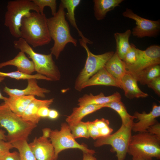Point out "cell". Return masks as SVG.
<instances>
[{
    "label": "cell",
    "mask_w": 160,
    "mask_h": 160,
    "mask_svg": "<svg viewBox=\"0 0 160 160\" xmlns=\"http://www.w3.org/2000/svg\"><path fill=\"white\" fill-rule=\"evenodd\" d=\"M103 108H104V105L95 104L75 107L73 108L71 114L66 118V121L69 126L75 125L81 121L86 116Z\"/></svg>",
    "instance_id": "obj_20"
},
{
    "label": "cell",
    "mask_w": 160,
    "mask_h": 160,
    "mask_svg": "<svg viewBox=\"0 0 160 160\" xmlns=\"http://www.w3.org/2000/svg\"><path fill=\"white\" fill-rule=\"evenodd\" d=\"M137 49L133 44H131V47L123 60L126 65H131L135 63L137 57Z\"/></svg>",
    "instance_id": "obj_32"
},
{
    "label": "cell",
    "mask_w": 160,
    "mask_h": 160,
    "mask_svg": "<svg viewBox=\"0 0 160 160\" xmlns=\"http://www.w3.org/2000/svg\"><path fill=\"white\" fill-rule=\"evenodd\" d=\"M0 126L7 130L8 141L27 140L37 124L24 120L14 113L4 102L0 105Z\"/></svg>",
    "instance_id": "obj_3"
},
{
    "label": "cell",
    "mask_w": 160,
    "mask_h": 160,
    "mask_svg": "<svg viewBox=\"0 0 160 160\" xmlns=\"http://www.w3.org/2000/svg\"><path fill=\"white\" fill-rule=\"evenodd\" d=\"M0 76L9 77L17 80H28L35 79L37 80H44L51 81L49 78L42 75L37 73L34 75H29L21 72L18 71L9 72H3L0 71Z\"/></svg>",
    "instance_id": "obj_29"
},
{
    "label": "cell",
    "mask_w": 160,
    "mask_h": 160,
    "mask_svg": "<svg viewBox=\"0 0 160 160\" xmlns=\"http://www.w3.org/2000/svg\"><path fill=\"white\" fill-rule=\"evenodd\" d=\"M54 101V98L44 100L35 98L29 104L21 117L25 120L37 124L41 118L37 115L39 108L42 106L49 107Z\"/></svg>",
    "instance_id": "obj_19"
},
{
    "label": "cell",
    "mask_w": 160,
    "mask_h": 160,
    "mask_svg": "<svg viewBox=\"0 0 160 160\" xmlns=\"http://www.w3.org/2000/svg\"><path fill=\"white\" fill-rule=\"evenodd\" d=\"M47 19L44 13L31 12L22 20L20 28V38L33 48L49 44L52 39Z\"/></svg>",
    "instance_id": "obj_1"
},
{
    "label": "cell",
    "mask_w": 160,
    "mask_h": 160,
    "mask_svg": "<svg viewBox=\"0 0 160 160\" xmlns=\"http://www.w3.org/2000/svg\"><path fill=\"white\" fill-rule=\"evenodd\" d=\"M32 95H12L5 102L14 113L21 116L30 103L35 98Z\"/></svg>",
    "instance_id": "obj_21"
},
{
    "label": "cell",
    "mask_w": 160,
    "mask_h": 160,
    "mask_svg": "<svg viewBox=\"0 0 160 160\" xmlns=\"http://www.w3.org/2000/svg\"><path fill=\"white\" fill-rule=\"evenodd\" d=\"M137 82L136 79L127 71L121 78V89L124 90L125 96L129 99L144 98L148 96V94L140 89Z\"/></svg>",
    "instance_id": "obj_15"
},
{
    "label": "cell",
    "mask_w": 160,
    "mask_h": 160,
    "mask_svg": "<svg viewBox=\"0 0 160 160\" xmlns=\"http://www.w3.org/2000/svg\"><path fill=\"white\" fill-rule=\"evenodd\" d=\"M135 63L131 65H126L127 71L130 73L139 72L145 68L160 64V47L153 45L145 50L137 49Z\"/></svg>",
    "instance_id": "obj_11"
},
{
    "label": "cell",
    "mask_w": 160,
    "mask_h": 160,
    "mask_svg": "<svg viewBox=\"0 0 160 160\" xmlns=\"http://www.w3.org/2000/svg\"><path fill=\"white\" fill-rule=\"evenodd\" d=\"M65 8L60 2L56 14L47 18V22L50 37L54 41L50 49L51 53L58 59L66 45L71 43L77 46V41L71 35L69 25L65 18Z\"/></svg>",
    "instance_id": "obj_2"
},
{
    "label": "cell",
    "mask_w": 160,
    "mask_h": 160,
    "mask_svg": "<svg viewBox=\"0 0 160 160\" xmlns=\"http://www.w3.org/2000/svg\"><path fill=\"white\" fill-rule=\"evenodd\" d=\"M132 126L122 124L114 133L97 139L94 145L97 147L104 145H111L112 147L111 151L116 153L117 160H124L132 136Z\"/></svg>",
    "instance_id": "obj_8"
},
{
    "label": "cell",
    "mask_w": 160,
    "mask_h": 160,
    "mask_svg": "<svg viewBox=\"0 0 160 160\" xmlns=\"http://www.w3.org/2000/svg\"><path fill=\"white\" fill-rule=\"evenodd\" d=\"M25 53L20 51L13 59L0 63V68L8 65L16 66L18 71L29 75L35 71L34 64L26 56Z\"/></svg>",
    "instance_id": "obj_17"
},
{
    "label": "cell",
    "mask_w": 160,
    "mask_h": 160,
    "mask_svg": "<svg viewBox=\"0 0 160 160\" xmlns=\"http://www.w3.org/2000/svg\"><path fill=\"white\" fill-rule=\"evenodd\" d=\"M130 73L142 85H147L153 79L160 76V66L156 65L136 73Z\"/></svg>",
    "instance_id": "obj_26"
},
{
    "label": "cell",
    "mask_w": 160,
    "mask_h": 160,
    "mask_svg": "<svg viewBox=\"0 0 160 160\" xmlns=\"http://www.w3.org/2000/svg\"><path fill=\"white\" fill-rule=\"evenodd\" d=\"M127 153L147 160L160 159V138L148 132L132 135Z\"/></svg>",
    "instance_id": "obj_6"
},
{
    "label": "cell",
    "mask_w": 160,
    "mask_h": 160,
    "mask_svg": "<svg viewBox=\"0 0 160 160\" xmlns=\"http://www.w3.org/2000/svg\"><path fill=\"white\" fill-rule=\"evenodd\" d=\"M7 8L4 24L8 28L11 35L17 38L20 37V28L23 17L31 10L40 13L38 7L32 0L9 1Z\"/></svg>",
    "instance_id": "obj_5"
},
{
    "label": "cell",
    "mask_w": 160,
    "mask_h": 160,
    "mask_svg": "<svg viewBox=\"0 0 160 160\" xmlns=\"http://www.w3.org/2000/svg\"><path fill=\"white\" fill-rule=\"evenodd\" d=\"M27 140H21L11 143L14 148L19 151L20 160H36L30 149Z\"/></svg>",
    "instance_id": "obj_28"
},
{
    "label": "cell",
    "mask_w": 160,
    "mask_h": 160,
    "mask_svg": "<svg viewBox=\"0 0 160 160\" xmlns=\"http://www.w3.org/2000/svg\"><path fill=\"white\" fill-rule=\"evenodd\" d=\"M123 15L133 20L136 26L132 29V35L137 38L146 36L155 37L159 34L160 30V21L153 20L141 17L129 8L122 13Z\"/></svg>",
    "instance_id": "obj_10"
},
{
    "label": "cell",
    "mask_w": 160,
    "mask_h": 160,
    "mask_svg": "<svg viewBox=\"0 0 160 160\" xmlns=\"http://www.w3.org/2000/svg\"><path fill=\"white\" fill-rule=\"evenodd\" d=\"M14 148L10 142L0 139V156L10 152V150Z\"/></svg>",
    "instance_id": "obj_35"
},
{
    "label": "cell",
    "mask_w": 160,
    "mask_h": 160,
    "mask_svg": "<svg viewBox=\"0 0 160 160\" xmlns=\"http://www.w3.org/2000/svg\"><path fill=\"white\" fill-rule=\"evenodd\" d=\"M90 137L96 140L100 137V131L101 129L97 127L93 121L87 122Z\"/></svg>",
    "instance_id": "obj_33"
},
{
    "label": "cell",
    "mask_w": 160,
    "mask_h": 160,
    "mask_svg": "<svg viewBox=\"0 0 160 160\" xmlns=\"http://www.w3.org/2000/svg\"><path fill=\"white\" fill-rule=\"evenodd\" d=\"M28 145L36 160H55L54 148L48 138L35 137Z\"/></svg>",
    "instance_id": "obj_12"
},
{
    "label": "cell",
    "mask_w": 160,
    "mask_h": 160,
    "mask_svg": "<svg viewBox=\"0 0 160 160\" xmlns=\"http://www.w3.org/2000/svg\"><path fill=\"white\" fill-rule=\"evenodd\" d=\"M147 132L160 138V123L158 121L150 127Z\"/></svg>",
    "instance_id": "obj_37"
},
{
    "label": "cell",
    "mask_w": 160,
    "mask_h": 160,
    "mask_svg": "<svg viewBox=\"0 0 160 160\" xmlns=\"http://www.w3.org/2000/svg\"><path fill=\"white\" fill-rule=\"evenodd\" d=\"M0 160H20L19 153L15 151L10 152L0 156Z\"/></svg>",
    "instance_id": "obj_36"
},
{
    "label": "cell",
    "mask_w": 160,
    "mask_h": 160,
    "mask_svg": "<svg viewBox=\"0 0 160 160\" xmlns=\"http://www.w3.org/2000/svg\"><path fill=\"white\" fill-rule=\"evenodd\" d=\"M69 127L75 139L81 137L88 138L90 137L87 122L81 121Z\"/></svg>",
    "instance_id": "obj_30"
},
{
    "label": "cell",
    "mask_w": 160,
    "mask_h": 160,
    "mask_svg": "<svg viewBox=\"0 0 160 160\" xmlns=\"http://www.w3.org/2000/svg\"><path fill=\"white\" fill-rule=\"evenodd\" d=\"M82 160H96V158L93 156V154L89 153H83Z\"/></svg>",
    "instance_id": "obj_40"
},
{
    "label": "cell",
    "mask_w": 160,
    "mask_h": 160,
    "mask_svg": "<svg viewBox=\"0 0 160 160\" xmlns=\"http://www.w3.org/2000/svg\"><path fill=\"white\" fill-rule=\"evenodd\" d=\"M133 116L138 121L132 124V131L139 133L147 132L148 129L157 122L156 118L160 116V106L154 104L149 113H147L144 111L139 113L136 111Z\"/></svg>",
    "instance_id": "obj_13"
},
{
    "label": "cell",
    "mask_w": 160,
    "mask_h": 160,
    "mask_svg": "<svg viewBox=\"0 0 160 160\" xmlns=\"http://www.w3.org/2000/svg\"><path fill=\"white\" fill-rule=\"evenodd\" d=\"M49 107L44 106L40 108L37 112L38 116L40 118L48 117L50 109Z\"/></svg>",
    "instance_id": "obj_38"
},
{
    "label": "cell",
    "mask_w": 160,
    "mask_h": 160,
    "mask_svg": "<svg viewBox=\"0 0 160 160\" xmlns=\"http://www.w3.org/2000/svg\"><path fill=\"white\" fill-rule=\"evenodd\" d=\"M32 1L38 7L40 13H44V7L46 6L49 7L51 10L53 16L56 13L57 1L55 0H32Z\"/></svg>",
    "instance_id": "obj_31"
},
{
    "label": "cell",
    "mask_w": 160,
    "mask_h": 160,
    "mask_svg": "<svg viewBox=\"0 0 160 160\" xmlns=\"http://www.w3.org/2000/svg\"><path fill=\"white\" fill-rule=\"evenodd\" d=\"M123 0H94V16L98 20L104 19L107 13L119 6Z\"/></svg>",
    "instance_id": "obj_23"
},
{
    "label": "cell",
    "mask_w": 160,
    "mask_h": 160,
    "mask_svg": "<svg viewBox=\"0 0 160 160\" xmlns=\"http://www.w3.org/2000/svg\"><path fill=\"white\" fill-rule=\"evenodd\" d=\"M104 67L121 85V79L127 71L125 63L119 57L116 52L107 62Z\"/></svg>",
    "instance_id": "obj_22"
},
{
    "label": "cell",
    "mask_w": 160,
    "mask_h": 160,
    "mask_svg": "<svg viewBox=\"0 0 160 160\" xmlns=\"http://www.w3.org/2000/svg\"><path fill=\"white\" fill-rule=\"evenodd\" d=\"M37 80L35 79H28L27 86L25 88L23 89L10 88L6 86L4 88L3 91L9 96L32 95L45 98V94L49 93L50 91L48 89L39 86Z\"/></svg>",
    "instance_id": "obj_14"
},
{
    "label": "cell",
    "mask_w": 160,
    "mask_h": 160,
    "mask_svg": "<svg viewBox=\"0 0 160 160\" xmlns=\"http://www.w3.org/2000/svg\"><path fill=\"white\" fill-rule=\"evenodd\" d=\"M51 129L49 128H45L42 129L43 136V137L48 138L49 137Z\"/></svg>",
    "instance_id": "obj_41"
},
{
    "label": "cell",
    "mask_w": 160,
    "mask_h": 160,
    "mask_svg": "<svg viewBox=\"0 0 160 160\" xmlns=\"http://www.w3.org/2000/svg\"><path fill=\"white\" fill-rule=\"evenodd\" d=\"M14 47L27 54L32 60L37 73L44 76L51 81H58L60 71L52 58V55L44 54L35 52L23 39L20 38L13 41Z\"/></svg>",
    "instance_id": "obj_4"
},
{
    "label": "cell",
    "mask_w": 160,
    "mask_h": 160,
    "mask_svg": "<svg viewBox=\"0 0 160 160\" xmlns=\"http://www.w3.org/2000/svg\"><path fill=\"white\" fill-rule=\"evenodd\" d=\"M131 33V30L127 29L124 33L116 32L114 34L116 43V52L119 57L122 60L131 47L129 39Z\"/></svg>",
    "instance_id": "obj_25"
},
{
    "label": "cell",
    "mask_w": 160,
    "mask_h": 160,
    "mask_svg": "<svg viewBox=\"0 0 160 160\" xmlns=\"http://www.w3.org/2000/svg\"><path fill=\"white\" fill-rule=\"evenodd\" d=\"M81 2L80 0H62L61 2L64 8L67 9V12L65 15L68 19L71 25L76 30L79 36L81 37V39L87 44H92V42L84 36L78 28L76 23L75 11Z\"/></svg>",
    "instance_id": "obj_24"
},
{
    "label": "cell",
    "mask_w": 160,
    "mask_h": 160,
    "mask_svg": "<svg viewBox=\"0 0 160 160\" xmlns=\"http://www.w3.org/2000/svg\"><path fill=\"white\" fill-rule=\"evenodd\" d=\"M104 107L109 108L115 111L120 117L122 124L132 126L135 117L127 112L125 106L121 101L111 102L104 105Z\"/></svg>",
    "instance_id": "obj_27"
},
{
    "label": "cell",
    "mask_w": 160,
    "mask_h": 160,
    "mask_svg": "<svg viewBox=\"0 0 160 160\" xmlns=\"http://www.w3.org/2000/svg\"><path fill=\"white\" fill-rule=\"evenodd\" d=\"M114 86L121 88L119 83L103 67L90 77L82 86L85 87L95 85Z\"/></svg>",
    "instance_id": "obj_16"
},
{
    "label": "cell",
    "mask_w": 160,
    "mask_h": 160,
    "mask_svg": "<svg viewBox=\"0 0 160 160\" xmlns=\"http://www.w3.org/2000/svg\"><path fill=\"white\" fill-rule=\"evenodd\" d=\"M5 78L4 77L0 76V83L5 79ZM7 98V97H4L2 95L0 91V99L4 101L6 100Z\"/></svg>",
    "instance_id": "obj_43"
},
{
    "label": "cell",
    "mask_w": 160,
    "mask_h": 160,
    "mask_svg": "<svg viewBox=\"0 0 160 160\" xmlns=\"http://www.w3.org/2000/svg\"><path fill=\"white\" fill-rule=\"evenodd\" d=\"M152 89L159 96H160V76L157 77L151 81L147 85Z\"/></svg>",
    "instance_id": "obj_34"
},
{
    "label": "cell",
    "mask_w": 160,
    "mask_h": 160,
    "mask_svg": "<svg viewBox=\"0 0 160 160\" xmlns=\"http://www.w3.org/2000/svg\"><path fill=\"white\" fill-rule=\"evenodd\" d=\"M121 99V95L117 92L107 96L102 92L96 95L92 94H85L79 99L78 105L79 106L91 104L105 105L113 101H120Z\"/></svg>",
    "instance_id": "obj_18"
},
{
    "label": "cell",
    "mask_w": 160,
    "mask_h": 160,
    "mask_svg": "<svg viewBox=\"0 0 160 160\" xmlns=\"http://www.w3.org/2000/svg\"><path fill=\"white\" fill-rule=\"evenodd\" d=\"M81 45L86 50L87 58L84 66L81 70L75 81L74 88L79 92L82 90V86L90 77L105 66L114 53L113 51L107 52L96 55L89 50L87 44L81 39H79Z\"/></svg>",
    "instance_id": "obj_7"
},
{
    "label": "cell",
    "mask_w": 160,
    "mask_h": 160,
    "mask_svg": "<svg viewBox=\"0 0 160 160\" xmlns=\"http://www.w3.org/2000/svg\"><path fill=\"white\" fill-rule=\"evenodd\" d=\"M59 116L58 112L55 110H50L49 112L48 117L51 119H55L57 118Z\"/></svg>",
    "instance_id": "obj_39"
},
{
    "label": "cell",
    "mask_w": 160,
    "mask_h": 160,
    "mask_svg": "<svg viewBox=\"0 0 160 160\" xmlns=\"http://www.w3.org/2000/svg\"><path fill=\"white\" fill-rule=\"evenodd\" d=\"M54 147L55 160L57 159L59 154L63 151L70 148H77L83 153L94 154L95 151L89 149L85 144H80L75 140L69 125L65 123L61 124L60 129L51 130L49 137Z\"/></svg>",
    "instance_id": "obj_9"
},
{
    "label": "cell",
    "mask_w": 160,
    "mask_h": 160,
    "mask_svg": "<svg viewBox=\"0 0 160 160\" xmlns=\"http://www.w3.org/2000/svg\"><path fill=\"white\" fill-rule=\"evenodd\" d=\"M132 160H147L138 156H132Z\"/></svg>",
    "instance_id": "obj_44"
},
{
    "label": "cell",
    "mask_w": 160,
    "mask_h": 160,
    "mask_svg": "<svg viewBox=\"0 0 160 160\" xmlns=\"http://www.w3.org/2000/svg\"><path fill=\"white\" fill-rule=\"evenodd\" d=\"M5 131L2 129L0 130V139L5 141H7L6 135H5Z\"/></svg>",
    "instance_id": "obj_42"
}]
</instances>
